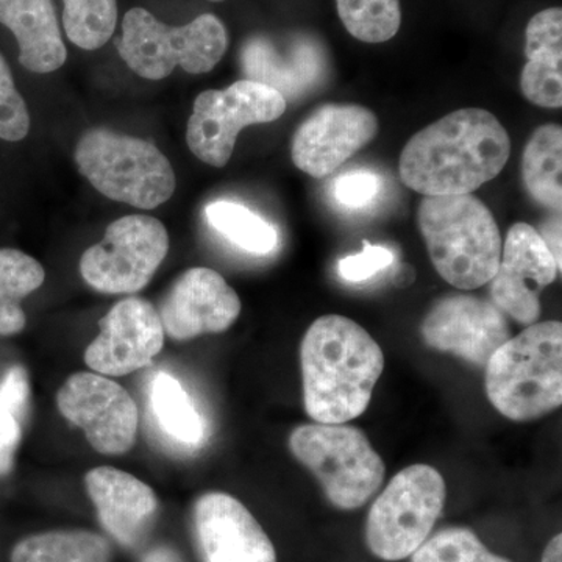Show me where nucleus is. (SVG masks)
Segmentation results:
<instances>
[{
    "mask_svg": "<svg viewBox=\"0 0 562 562\" xmlns=\"http://www.w3.org/2000/svg\"><path fill=\"white\" fill-rule=\"evenodd\" d=\"M303 405L316 424H347L368 409L384 369L382 347L349 317L313 322L301 346Z\"/></svg>",
    "mask_w": 562,
    "mask_h": 562,
    "instance_id": "2",
    "label": "nucleus"
},
{
    "mask_svg": "<svg viewBox=\"0 0 562 562\" xmlns=\"http://www.w3.org/2000/svg\"><path fill=\"white\" fill-rule=\"evenodd\" d=\"M101 333L85 351V362L101 375L124 376L149 366L165 346L160 314L146 299L117 302L99 322Z\"/></svg>",
    "mask_w": 562,
    "mask_h": 562,
    "instance_id": "16",
    "label": "nucleus"
},
{
    "mask_svg": "<svg viewBox=\"0 0 562 562\" xmlns=\"http://www.w3.org/2000/svg\"><path fill=\"white\" fill-rule=\"evenodd\" d=\"M286 106L279 92L246 79L225 90L203 91L188 121V147L199 160L224 168L244 128L280 120Z\"/></svg>",
    "mask_w": 562,
    "mask_h": 562,
    "instance_id": "9",
    "label": "nucleus"
},
{
    "mask_svg": "<svg viewBox=\"0 0 562 562\" xmlns=\"http://www.w3.org/2000/svg\"><path fill=\"white\" fill-rule=\"evenodd\" d=\"M539 235L542 236L543 243L552 251L553 258L561 269V213H553V216L543 227V232Z\"/></svg>",
    "mask_w": 562,
    "mask_h": 562,
    "instance_id": "34",
    "label": "nucleus"
},
{
    "mask_svg": "<svg viewBox=\"0 0 562 562\" xmlns=\"http://www.w3.org/2000/svg\"><path fill=\"white\" fill-rule=\"evenodd\" d=\"M290 449L336 508H361L382 487L386 468L360 428L301 425L291 432Z\"/></svg>",
    "mask_w": 562,
    "mask_h": 562,
    "instance_id": "7",
    "label": "nucleus"
},
{
    "mask_svg": "<svg viewBox=\"0 0 562 562\" xmlns=\"http://www.w3.org/2000/svg\"><path fill=\"white\" fill-rule=\"evenodd\" d=\"M205 216L214 231L249 254L268 255L279 246V233L276 228L241 203H210L205 209Z\"/></svg>",
    "mask_w": 562,
    "mask_h": 562,
    "instance_id": "26",
    "label": "nucleus"
},
{
    "mask_svg": "<svg viewBox=\"0 0 562 562\" xmlns=\"http://www.w3.org/2000/svg\"><path fill=\"white\" fill-rule=\"evenodd\" d=\"M61 416L80 427L99 453L124 454L135 446L139 409L121 384L95 372L70 375L57 394Z\"/></svg>",
    "mask_w": 562,
    "mask_h": 562,
    "instance_id": "11",
    "label": "nucleus"
},
{
    "mask_svg": "<svg viewBox=\"0 0 562 562\" xmlns=\"http://www.w3.org/2000/svg\"><path fill=\"white\" fill-rule=\"evenodd\" d=\"M143 562H183L171 547L160 546L144 554Z\"/></svg>",
    "mask_w": 562,
    "mask_h": 562,
    "instance_id": "35",
    "label": "nucleus"
},
{
    "mask_svg": "<svg viewBox=\"0 0 562 562\" xmlns=\"http://www.w3.org/2000/svg\"><path fill=\"white\" fill-rule=\"evenodd\" d=\"M169 251L165 225L146 214L111 222L101 243L80 258V273L103 294H135L154 279Z\"/></svg>",
    "mask_w": 562,
    "mask_h": 562,
    "instance_id": "10",
    "label": "nucleus"
},
{
    "mask_svg": "<svg viewBox=\"0 0 562 562\" xmlns=\"http://www.w3.org/2000/svg\"><path fill=\"white\" fill-rule=\"evenodd\" d=\"M210 2H224V0H210Z\"/></svg>",
    "mask_w": 562,
    "mask_h": 562,
    "instance_id": "37",
    "label": "nucleus"
},
{
    "mask_svg": "<svg viewBox=\"0 0 562 562\" xmlns=\"http://www.w3.org/2000/svg\"><path fill=\"white\" fill-rule=\"evenodd\" d=\"M560 271L539 232L517 222L506 235L497 272L490 281L491 302L517 324L530 327L541 317V292Z\"/></svg>",
    "mask_w": 562,
    "mask_h": 562,
    "instance_id": "12",
    "label": "nucleus"
},
{
    "mask_svg": "<svg viewBox=\"0 0 562 562\" xmlns=\"http://www.w3.org/2000/svg\"><path fill=\"white\" fill-rule=\"evenodd\" d=\"M117 52L125 65L147 80H161L180 66L188 74L216 68L228 49V33L220 18L201 14L190 24H162L146 9L127 11Z\"/></svg>",
    "mask_w": 562,
    "mask_h": 562,
    "instance_id": "6",
    "label": "nucleus"
},
{
    "mask_svg": "<svg viewBox=\"0 0 562 562\" xmlns=\"http://www.w3.org/2000/svg\"><path fill=\"white\" fill-rule=\"evenodd\" d=\"M344 27L362 43H386L402 25L401 0H336Z\"/></svg>",
    "mask_w": 562,
    "mask_h": 562,
    "instance_id": "28",
    "label": "nucleus"
},
{
    "mask_svg": "<svg viewBox=\"0 0 562 562\" xmlns=\"http://www.w3.org/2000/svg\"><path fill=\"white\" fill-rule=\"evenodd\" d=\"M487 398L502 416L536 420L562 403V325L536 322L502 344L484 366Z\"/></svg>",
    "mask_w": 562,
    "mask_h": 562,
    "instance_id": "4",
    "label": "nucleus"
},
{
    "mask_svg": "<svg viewBox=\"0 0 562 562\" xmlns=\"http://www.w3.org/2000/svg\"><path fill=\"white\" fill-rule=\"evenodd\" d=\"M63 5L66 36L80 49H101L116 31V0H63Z\"/></svg>",
    "mask_w": 562,
    "mask_h": 562,
    "instance_id": "27",
    "label": "nucleus"
},
{
    "mask_svg": "<svg viewBox=\"0 0 562 562\" xmlns=\"http://www.w3.org/2000/svg\"><path fill=\"white\" fill-rule=\"evenodd\" d=\"M527 65L520 76L525 98L542 109L562 106V10L539 11L527 27Z\"/></svg>",
    "mask_w": 562,
    "mask_h": 562,
    "instance_id": "21",
    "label": "nucleus"
},
{
    "mask_svg": "<svg viewBox=\"0 0 562 562\" xmlns=\"http://www.w3.org/2000/svg\"><path fill=\"white\" fill-rule=\"evenodd\" d=\"M241 299L220 272L192 268L173 281L157 310L176 341L228 330L241 314Z\"/></svg>",
    "mask_w": 562,
    "mask_h": 562,
    "instance_id": "17",
    "label": "nucleus"
},
{
    "mask_svg": "<svg viewBox=\"0 0 562 562\" xmlns=\"http://www.w3.org/2000/svg\"><path fill=\"white\" fill-rule=\"evenodd\" d=\"M412 557L413 562H512L492 553L475 532L462 527L436 532Z\"/></svg>",
    "mask_w": 562,
    "mask_h": 562,
    "instance_id": "29",
    "label": "nucleus"
},
{
    "mask_svg": "<svg viewBox=\"0 0 562 562\" xmlns=\"http://www.w3.org/2000/svg\"><path fill=\"white\" fill-rule=\"evenodd\" d=\"M31 131V114L24 98L16 90L11 69L0 55V139L16 143Z\"/></svg>",
    "mask_w": 562,
    "mask_h": 562,
    "instance_id": "30",
    "label": "nucleus"
},
{
    "mask_svg": "<svg viewBox=\"0 0 562 562\" xmlns=\"http://www.w3.org/2000/svg\"><path fill=\"white\" fill-rule=\"evenodd\" d=\"M109 539L88 530H54L29 536L14 546L10 562H111Z\"/></svg>",
    "mask_w": 562,
    "mask_h": 562,
    "instance_id": "24",
    "label": "nucleus"
},
{
    "mask_svg": "<svg viewBox=\"0 0 562 562\" xmlns=\"http://www.w3.org/2000/svg\"><path fill=\"white\" fill-rule=\"evenodd\" d=\"M85 483L99 520L111 538L127 549L139 547L158 513L157 494L149 484L109 465L92 469Z\"/></svg>",
    "mask_w": 562,
    "mask_h": 562,
    "instance_id": "19",
    "label": "nucleus"
},
{
    "mask_svg": "<svg viewBox=\"0 0 562 562\" xmlns=\"http://www.w3.org/2000/svg\"><path fill=\"white\" fill-rule=\"evenodd\" d=\"M422 338L431 349L454 355L484 368L494 351L512 338L506 314L491 301L452 294L432 303L420 325Z\"/></svg>",
    "mask_w": 562,
    "mask_h": 562,
    "instance_id": "13",
    "label": "nucleus"
},
{
    "mask_svg": "<svg viewBox=\"0 0 562 562\" xmlns=\"http://www.w3.org/2000/svg\"><path fill=\"white\" fill-rule=\"evenodd\" d=\"M417 222L436 272L458 290L490 283L503 239L491 210L475 195L422 199Z\"/></svg>",
    "mask_w": 562,
    "mask_h": 562,
    "instance_id": "3",
    "label": "nucleus"
},
{
    "mask_svg": "<svg viewBox=\"0 0 562 562\" xmlns=\"http://www.w3.org/2000/svg\"><path fill=\"white\" fill-rule=\"evenodd\" d=\"M441 473L428 464L398 472L373 502L366 522V543L376 558L402 561L430 538L446 506Z\"/></svg>",
    "mask_w": 562,
    "mask_h": 562,
    "instance_id": "8",
    "label": "nucleus"
},
{
    "mask_svg": "<svg viewBox=\"0 0 562 562\" xmlns=\"http://www.w3.org/2000/svg\"><path fill=\"white\" fill-rule=\"evenodd\" d=\"M0 24L20 46V63L36 74L58 70L68 58L52 0H0Z\"/></svg>",
    "mask_w": 562,
    "mask_h": 562,
    "instance_id": "20",
    "label": "nucleus"
},
{
    "mask_svg": "<svg viewBox=\"0 0 562 562\" xmlns=\"http://www.w3.org/2000/svg\"><path fill=\"white\" fill-rule=\"evenodd\" d=\"M522 177L532 201L552 213L562 209V128L546 124L536 128L524 150Z\"/></svg>",
    "mask_w": 562,
    "mask_h": 562,
    "instance_id": "22",
    "label": "nucleus"
},
{
    "mask_svg": "<svg viewBox=\"0 0 562 562\" xmlns=\"http://www.w3.org/2000/svg\"><path fill=\"white\" fill-rule=\"evenodd\" d=\"M46 279L43 266L16 249H0V336L18 335L27 317L22 299L38 290Z\"/></svg>",
    "mask_w": 562,
    "mask_h": 562,
    "instance_id": "25",
    "label": "nucleus"
},
{
    "mask_svg": "<svg viewBox=\"0 0 562 562\" xmlns=\"http://www.w3.org/2000/svg\"><path fill=\"white\" fill-rule=\"evenodd\" d=\"M241 68L246 80L272 88L286 103L319 90L330 74L321 41L303 33L251 36L241 49Z\"/></svg>",
    "mask_w": 562,
    "mask_h": 562,
    "instance_id": "15",
    "label": "nucleus"
},
{
    "mask_svg": "<svg viewBox=\"0 0 562 562\" xmlns=\"http://www.w3.org/2000/svg\"><path fill=\"white\" fill-rule=\"evenodd\" d=\"M194 532L205 562H277L276 547L254 514L225 492L195 502Z\"/></svg>",
    "mask_w": 562,
    "mask_h": 562,
    "instance_id": "18",
    "label": "nucleus"
},
{
    "mask_svg": "<svg viewBox=\"0 0 562 562\" xmlns=\"http://www.w3.org/2000/svg\"><path fill=\"white\" fill-rule=\"evenodd\" d=\"M22 417L0 394V475H7L13 465L14 452L21 441Z\"/></svg>",
    "mask_w": 562,
    "mask_h": 562,
    "instance_id": "33",
    "label": "nucleus"
},
{
    "mask_svg": "<svg viewBox=\"0 0 562 562\" xmlns=\"http://www.w3.org/2000/svg\"><path fill=\"white\" fill-rule=\"evenodd\" d=\"M542 562H562V536L557 535L547 543L542 553Z\"/></svg>",
    "mask_w": 562,
    "mask_h": 562,
    "instance_id": "36",
    "label": "nucleus"
},
{
    "mask_svg": "<svg viewBox=\"0 0 562 562\" xmlns=\"http://www.w3.org/2000/svg\"><path fill=\"white\" fill-rule=\"evenodd\" d=\"M76 165L105 198L140 210H154L176 191V172L149 140L91 128L76 147Z\"/></svg>",
    "mask_w": 562,
    "mask_h": 562,
    "instance_id": "5",
    "label": "nucleus"
},
{
    "mask_svg": "<svg viewBox=\"0 0 562 562\" xmlns=\"http://www.w3.org/2000/svg\"><path fill=\"white\" fill-rule=\"evenodd\" d=\"M379 117L355 103H327L314 110L294 133L291 157L302 172L324 179L372 143Z\"/></svg>",
    "mask_w": 562,
    "mask_h": 562,
    "instance_id": "14",
    "label": "nucleus"
},
{
    "mask_svg": "<svg viewBox=\"0 0 562 562\" xmlns=\"http://www.w3.org/2000/svg\"><path fill=\"white\" fill-rule=\"evenodd\" d=\"M380 192V179L369 171H353L335 183L336 201L347 209H364Z\"/></svg>",
    "mask_w": 562,
    "mask_h": 562,
    "instance_id": "32",
    "label": "nucleus"
},
{
    "mask_svg": "<svg viewBox=\"0 0 562 562\" xmlns=\"http://www.w3.org/2000/svg\"><path fill=\"white\" fill-rule=\"evenodd\" d=\"M394 261V254L390 249L364 241L360 254L350 255L339 261V276L350 283H361L390 268Z\"/></svg>",
    "mask_w": 562,
    "mask_h": 562,
    "instance_id": "31",
    "label": "nucleus"
},
{
    "mask_svg": "<svg viewBox=\"0 0 562 562\" xmlns=\"http://www.w3.org/2000/svg\"><path fill=\"white\" fill-rule=\"evenodd\" d=\"M512 155L501 121L482 109H462L417 132L406 143L398 171L425 198L472 194L494 180Z\"/></svg>",
    "mask_w": 562,
    "mask_h": 562,
    "instance_id": "1",
    "label": "nucleus"
},
{
    "mask_svg": "<svg viewBox=\"0 0 562 562\" xmlns=\"http://www.w3.org/2000/svg\"><path fill=\"white\" fill-rule=\"evenodd\" d=\"M151 414L162 435L184 447L205 441V422L183 384L168 372H157L149 386Z\"/></svg>",
    "mask_w": 562,
    "mask_h": 562,
    "instance_id": "23",
    "label": "nucleus"
}]
</instances>
